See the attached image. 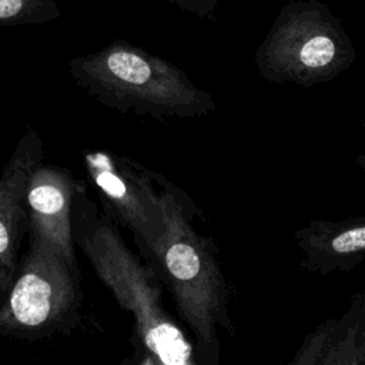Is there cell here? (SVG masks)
Wrapping results in <instances>:
<instances>
[{
	"instance_id": "cell-11",
	"label": "cell",
	"mask_w": 365,
	"mask_h": 365,
	"mask_svg": "<svg viewBox=\"0 0 365 365\" xmlns=\"http://www.w3.org/2000/svg\"><path fill=\"white\" fill-rule=\"evenodd\" d=\"M170 4L197 16H208L212 9V0H165Z\"/></svg>"
},
{
	"instance_id": "cell-5",
	"label": "cell",
	"mask_w": 365,
	"mask_h": 365,
	"mask_svg": "<svg viewBox=\"0 0 365 365\" xmlns=\"http://www.w3.org/2000/svg\"><path fill=\"white\" fill-rule=\"evenodd\" d=\"M83 161L103 210L133 232L141 254L148 251L165 231L158 173L108 150H84Z\"/></svg>"
},
{
	"instance_id": "cell-1",
	"label": "cell",
	"mask_w": 365,
	"mask_h": 365,
	"mask_svg": "<svg viewBox=\"0 0 365 365\" xmlns=\"http://www.w3.org/2000/svg\"><path fill=\"white\" fill-rule=\"evenodd\" d=\"M71 237L118 307L134 318L135 338L157 365H198L195 348L163 304L155 269L135 255L117 222L87 195L80 180L71 207Z\"/></svg>"
},
{
	"instance_id": "cell-10",
	"label": "cell",
	"mask_w": 365,
	"mask_h": 365,
	"mask_svg": "<svg viewBox=\"0 0 365 365\" xmlns=\"http://www.w3.org/2000/svg\"><path fill=\"white\" fill-rule=\"evenodd\" d=\"M335 54V44L327 36H315L309 38L299 50V60L309 68L327 66Z\"/></svg>"
},
{
	"instance_id": "cell-13",
	"label": "cell",
	"mask_w": 365,
	"mask_h": 365,
	"mask_svg": "<svg viewBox=\"0 0 365 365\" xmlns=\"http://www.w3.org/2000/svg\"><path fill=\"white\" fill-rule=\"evenodd\" d=\"M362 365H365V361H364V364H362Z\"/></svg>"
},
{
	"instance_id": "cell-12",
	"label": "cell",
	"mask_w": 365,
	"mask_h": 365,
	"mask_svg": "<svg viewBox=\"0 0 365 365\" xmlns=\"http://www.w3.org/2000/svg\"><path fill=\"white\" fill-rule=\"evenodd\" d=\"M121 365H157L148 351L140 344V341L134 336V351L133 354L123 361Z\"/></svg>"
},
{
	"instance_id": "cell-2",
	"label": "cell",
	"mask_w": 365,
	"mask_h": 365,
	"mask_svg": "<svg viewBox=\"0 0 365 365\" xmlns=\"http://www.w3.org/2000/svg\"><path fill=\"white\" fill-rule=\"evenodd\" d=\"M157 181L165 231L143 255L191 329L198 365H218V328L231 331L227 284L211 242L191 224L192 201L160 173Z\"/></svg>"
},
{
	"instance_id": "cell-9",
	"label": "cell",
	"mask_w": 365,
	"mask_h": 365,
	"mask_svg": "<svg viewBox=\"0 0 365 365\" xmlns=\"http://www.w3.org/2000/svg\"><path fill=\"white\" fill-rule=\"evenodd\" d=\"M58 16L54 0H0V26L38 24Z\"/></svg>"
},
{
	"instance_id": "cell-4",
	"label": "cell",
	"mask_w": 365,
	"mask_h": 365,
	"mask_svg": "<svg viewBox=\"0 0 365 365\" xmlns=\"http://www.w3.org/2000/svg\"><path fill=\"white\" fill-rule=\"evenodd\" d=\"M83 292L78 265L51 247L30 241L0 307V335L34 341L74 327Z\"/></svg>"
},
{
	"instance_id": "cell-7",
	"label": "cell",
	"mask_w": 365,
	"mask_h": 365,
	"mask_svg": "<svg viewBox=\"0 0 365 365\" xmlns=\"http://www.w3.org/2000/svg\"><path fill=\"white\" fill-rule=\"evenodd\" d=\"M80 180L70 171L40 163L26 191L30 241L46 244L77 265L71 237V207Z\"/></svg>"
},
{
	"instance_id": "cell-8",
	"label": "cell",
	"mask_w": 365,
	"mask_h": 365,
	"mask_svg": "<svg viewBox=\"0 0 365 365\" xmlns=\"http://www.w3.org/2000/svg\"><path fill=\"white\" fill-rule=\"evenodd\" d=\"M365 254V222L338 230L322 240H315L309 245L311 262L317 267L324 264L325 271L342 268L345 262H352L355 257Z\"/></svg>"
},
{
	"instance_id": "cell-3",
	"label": "cell",
	"mask_w": 365,
	"mask_h": 365,
	"mask_svg": "<svg viewBox=\"0 0 365 365\" xmlns=\"http://www.w3.org/2000/svg\"><path fill=\"white\" fill-rule=\"evenodd\" d=\"M68 68L93 98L120 113L165 120L195 117L212 108L210 96L181 68L123 38L71 58Z\"/></svg>"
},
{
	"instance_id": "cell-6",
	"label": "cell",
	"mask_w": 365,
	"mask_h": 365,
	"mask_svg": "<svg viewBox=\"0 0 365 365\" xmlns=\"http://www.w3.org/2000/svg\"><path fill=\"white\" fill-rule=\"evenodd\" d=\"M43 143L29 128L0 174V307L19 269V251L29 230L26 191L31 173L41 163Z\"/></svg>"
}]
</instances>
